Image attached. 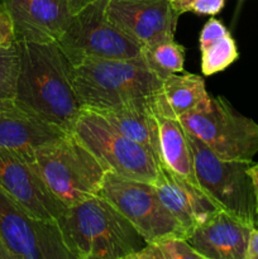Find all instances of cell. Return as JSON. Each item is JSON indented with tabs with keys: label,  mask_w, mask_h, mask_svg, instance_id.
I'll return each mask as SVG.
<instances>
[{
	"label": "cell",
	"mask_w": 258,
	"mask_h": 259,
	"mask_svg": "<svg viewBox=\"0 0 258 259\" xmlns=\"http://www.w3.org/2000/svg\"><path fill=\"white\" fill-rule=\"evenodd\" d=\"M17 42L20 68L14 100L46 120L72 132L83 109L73 88V66L57 42Z\"/></svg>",
	"instance_id": "6da1fadb"
},
{
	"label": "cell",
	"mask_w": 258,
	"mask_h": 259,
	"mask_svg": "<svg viewBox=\"0 0 258 259\" xmlns=\"http://www.w3.org/2000/svg\"><path fill=\"white\" fill-rule=\"evenodd\" d=\"M57 224L75 259H129L147 244L131 222L100 195L66 207Z\"/></svg>",
	"instance_id": "7a4b0ae2"
},
{
	"label": "cell",
	"mask_w": 258,
	"mask_h": 259,
	"mask_svg": "<svg viewBox=\"0 0 258 259\" xmlns=\"http://www.w3.org/2000/svg\"><path fill=\"white\" fill-rule=\"evenodd\" d=\"M161 83L141 55L129 60H90L73 67L78 100L93 111L154 95Z\"/></svg>",
	"instance_id": "3957f363"
},
{
	"label": "cell",
	"mask_w": 258,
	"mask_h": 259,
	"mask_svg": "<svg viewBox=\"0 0 258 259\" xmlns=\"http://www.w3.org/2000/svg\"><path fill=\"white\" fill-rule=\"evenodd\" d=\"M30 162L66 207L98 195L106 174L103 164L73 132L35 152Z\"/></svg>",
	"instance_id": "277c9868"
},
{
	"label": "cell",
	"mask_w": 258,
	"mask_h": 259,
	"mask_svg": "<svg viewBox=\"0 0 258 259\" xmlns=\"http://www.w3.org/2000/svg\"><path fill=\"white\" fill-rule=\"evenodd\" d=\"M179 119L187 133L220 158L252 161L258 153V124L238 113L222 96H210Z\"/></svg>",
	"instance_id": "5b68a950"
},
{
	"label": "cell",
	"mask_w": 258,
	"mask_h": 259,
	"mask_svg": "<svg viewBox=\"0 0 258 259\" xmlns=\"http://www.w3.org/2000/svg\"><path fill=\"white\" fill-rule=\"evenodd\" d=\"M106 3L108 0H89L57 40L73 67L90 60H129L141 55V46L108 19Z\"/></svg>",
	"instance_id": "8992f818"
},
{
	"label": "cell",
	"mask_w": 258,
	"mask_h": 259,
	"mask_svg": "<svg viewBox=\"0 0 258 259\" xmlns=\"http://www.w3.org/2000/svg\"><path fill=\"white\" fill-rule=\"evenodd\" d=\"M72 132L106 171L125 179L154 184L157 161L153 154L116 131L100 114L82 109Z\"/></svg>",
	"instance_id": "52a82bcc"
},
{
	"label": "cell",
	"mask_w": 258,
	"mask_h": 259,
	"mask_svg": "<svg viewBox=\"0 0 258 259\" xmlns=\"http://www.w3.org/2000/svg\"><path fill=\"white\" fill-rule=\"evenodd\" d=\"M187 139L200 189L220 209L255 224V199L248 175L252 161L223 159L196 137L187 133Z\"/></svg>",
	"instance_id": "ba28073f"
},
{
	"label": "cell",
	"mask_w": 258,
	"mask_h": 259,
	"mask_svg": "<svg viewBox=\"0 0 258 259\" xmlns=\"http://www.w3.org/2000/svg\"><path fill=\"white\" fill-rule=\"evenodd\" d=\"M98 195L124 215L147 243L171 235L186 239L181 225L159 200L153 184L106 171Z\"/></svg>",
	"instance_id": "9c48e42d"
},
{
	"label": "cell",
	"mask_w": 258,
	"mask_h": 259,
	"mask_svg": "<svg viewBox=\"0 0 258 259\" xmlns=\"http://www.w3.org/2000/svg\"><path fill=\"white\" fill-rule=\"evenodd\" d=\"M0 239L13 259H75L57 223L33 217L0 187Z\"/></svg>",
	"instance_id": "30bf717a"
},
{
	"label": "cell",
	"mask_w": 258,
	"mask_h": 259,
	"mask_svg": "<svg viewBox=\"0 0 258 259\" xmlns=\"http://www.w3.org/2000/svg\"><path fill=\"white\" fill-rule=\"evenodd\" d=\"M105 13L141 48L175 39L180 17L171 0H108Z\"/></svg>",
	"instance_id": "8fae6325"
},
{
	"label": "cell",
	"mask_w": 258,
	"mask_h": 259,
	"mask_svg": "<svg viewBox=\"0 0 258 259\" xmlns=\"http://www.w3.org/2000/svg\"><path fill=\"white\" fill-rule=\"evenodd\" d=\"M0 187L38 219L57 223L66 206L52 194L32 162L0 148Z\"/></svg>",
	"instance_id": "7c38bea8"
},
{
	"label": "cell",
	"mask_w": 258,
	"mask_h": 259,
	"mask_svg": "<svg viewBox=\"0 0 258 259\" xmlns=\"http://www.w3.org/2000/svg\"><path fill=\"white\" fill-rule=\"evenodd\" d=\"M89 0H0L17 40L57 42L76 12Z\"/></svg>",
	"instance_id": "4fadbf2b"
},
{
	"label": "cell",
	"mask_w": 258,
	"mask_h": 259,
	"mask_svg": "<svg viewBox=\"0 0 258 259\" xmlns=\"http://www.w3.org/2000/svg\"><path fill=\"white\" fill-rule=\"evenodd\" d=\"M67 133L70 132L46 120L14 99L0 100V148L30 162L35 152L56 143Z\"/></svg>",
	"instance_id": "5bb4252c"
},
{
	"label": "cell",
	"mask_w": 258,
	"mask_h": 259,
	"mask_svg": "<svg viewBox=\"0 0 258 259\" xmlns=\"http://www.w3.org/2000/svg\"><path fill=\"white\" fill-rule=\"evenodd\" d=\"M254 228V223L219 209L186 240L202 259H245L250 233Z\"/></svg>",
	"instance_id": "9a60e30c"
},
{
	"label": "cell",
	"mask_w": 258,
	"mask_h": 259,
	"mask_svg": "<svg viewBox=\"0 0 258 259\" xmlns=\"http://www.w3.org/2000/svg\"><path fill=\"white\" fill-rule=\"evenodd\" d=\"M153 185L163 206L184 229L186 239L212 212L220 209L201 189L162 162L157 163V179Z\"/></svg>",
	"instance_id": "2e32d148"
},
{
	"label": "cell",
	"mask_w": 258,
	"mask_h": 259,
	"mask_svg": "<svg viewBox=\"0 0 258 259\" xmlns=\"http://www.w3.org/2000/svg\"><path fill=\"white\" fill-rule=\"evenodd\" d=\"M154 95L134 99L96 113L104 116L121 134L146 147L158 163L161 162V146Z\"/></svg>",
	"instance_id": "e0dca14e"
},
{
	"label": "cell",
	"mask_w": 258,
	"mask_h": 259,
	"mask_svg": "<svg viewBox=\"0 0 258 259\" xmlns=\"http://www.w3.org/2000/svg\"><path fill=\"white\" fill-rule=\"evenodd\" d=\"M209 98L204 78L195 73L167 76L154 95L157 109L174 118H181L195 110Z\"/></svg>",
	"instance_id": "ac0fdd59"
},
{
	"label": "cell",
	"mask_w": 258,
	"mask_h": 259,
	"mask_svg": "<svg viewBox=\"0 0 258 259\" xmlns=\"http://www.w3.org/2000/svg\"><path fill=\"white\" fill-rule=\"evenodd\" d=\"M157 119L159 128L161 162L200 189L195 175L191 147L187 139L186 131L182 126L180 119L161 113L158 109Z\"/></svg>",
	"instance_id": "d6986e66"
},
{
	"label": "cell",
	"mask_w": 258,
	"mask_h": 259,
	"mask_svg": "<svg viewBox=\"0 0 258 259\" xmlns=\"http://www.w3.org/2000/svg\"><path fill=\"white\" fill-rule=\"evenodd\" d=\"M201 70L205 76L224 71L238 58V50L229 30L220 20L210 18L199 38Z\"/></svg>",
	"instance_id": "ffe728a7"
},
{
	"label": "cell",
	"mask_w": 258,
	"mask_h": 259,
	"mask_svg": "<svg viewBox=\"0 0 258 259\" xmlns=\"http://www.w3.org/2000/svg\"><path fill=\"white\" fill-rule=\"evenodd\" d=\"M141 56L149 70L163 81L172 73H181L184 71L185 48L175 39L143 47Z\"/></svg>",
	"instance_id": "44dd1931"
},
{
	"label": "cell",
	"mask_w": 258,
	"mask_h": 259,
	"mask_svg": "<svg viewBox=\"0 0 258 259\" xmlns=\"http://www.w3.org/2000/svg\"><path fill=\"white\" fill-rule=\"evenodd\" d=\"M129 259H202V257L185 238L171 235L147 243Z\"/></svg>",
	"instance_id": "7402d4cb"
},
{
	"label": "cell",
	"mask_w": 258,
	"mask_h": 259,
	"mask_svg": "<svg viewBox=\"0 0 258 259\" xmlns=\"http://www.w3.org/2000/svg\"><path fill=\"white\" fill-rule=\"evenodd\" d=\"M19 68L20 55L17 39L0 43V100L15 98Z\"/></svg>",
	"instance_id": "603a6c76"
},
{
	"label": "cell",
	"mask_w": 258,
	"mask_h": 259,
	"mask_svg": "<svg viewBox=\"0 0 258 259\" xmlns=\"http://www.w3.org/2000/svg\"><path fill=\"white\" fill-rule=\"evenodd\" d=\"M225 0H196V2L192 4L191 10L190 12H194L196 14L201 15H215L223 9L224 7Z\"/></svg>",
	"instance_id": "cb8c5ba5"
},
{
	"label": "cell",
	"mask_w": 258,
	"mask_h": 259,
	"mask_svg": "<svg viewBox=\"0 0 258 259\" xmlns=\"http://www.w3.org/2000/svg\"><path fill=\"white\" fill-rule=\"evenodd\" d=\"M15 40L14 27L7 9L0 3V43H9Z\"/></svg>",
	"instance_id": "d4e9b609"
},
{
	"label": "cell",
	"mask_w": 258,
	"mask_h": 259,
	"mask_svg": "<svg viewBox=\"0 0 258 259\" xmlns=\"http://www.w3.org/2000/svg\"><path fill=\"white\" fill-rule=\"evenodd\" d=\"M245 259H258V229H253L248 242Z\"/></svg>",
	"instance_id": "484cf974"
},
{
	"label": "cell",
	"mask_w": 258,
	"mask_h": 259,
	"mask_svg": "<svg viewBox=\"0 0 258 259\" xmlns=\"http://www.w3.org/2000/svg\"><path fill=\"white\" fill-rule=\"evenodd\" d=\"M248 175H249L250 180H252L253 192H254L255 199V212L258 215V163L250 164L249 168H248Z\"/></svg>",
	"instance_id": "4316f807"
},
{
	"label": "cell",
	"mask_w": 258,
	"mask_h": 259,
	"mask_svg": "<svg viewBox=\"0 0 258 259\" xmlns=\"http://www.w3.org/2000/svg\"><path fill=\"white\" fill-rule=\"evenodd\" d=\"M171 2L175 9L177 10V13L181 15L184 14V13L190 12V10H191L192 4H194L196 0H171Z\"/></svg>",
	"instance_id": "83f0119b"
}]
</instances>
